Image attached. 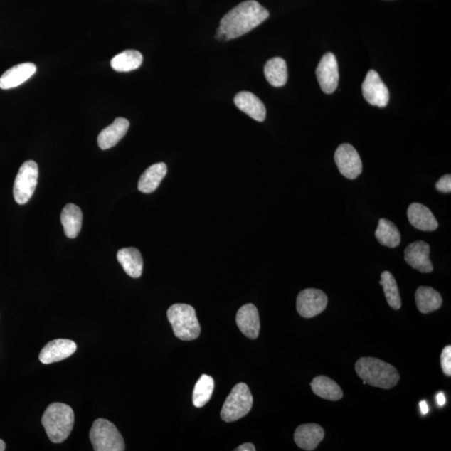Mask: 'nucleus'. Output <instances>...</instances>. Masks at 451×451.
I'll return each mask as SVG.
<instances>
[{
	"label": "nucleus",
	"mask_w": 451,
	"mask_h": 451,
	"mask_svg": "<svg viewBox=\"0 0 451 451\" xmlns=\"http://www.w3.org/2000/svg\"><path fill=\"white\" fill-rule=\"evenodd\" d=\"M376 237L381 245L391 248L399 246L401 241L399 229L391 221L386 218L378 221Z\"/></svg>",
	"instance_id": "obj_26"
},
{
	"label": "nucleus",
	"mask_w": 451,
	"mask_h": 451,
	"mask_svg": "<svg viewBox=\"0 0 451 451\" xmlns=\"http://www.w3.org/2000/svg\"><path fill=\"white\" fill-rule=\"evenodd\" d=\"M6 443H4V441L2 440H0V451H4L6 450Z\"/></svg>",
	"instance_id": "obj_35"
},
{
	"label": "nucleus",
	"mask_w": 451,
	"mask_h": 451,
	"mask_svg": "<svg viewBox=\"0 0 451 451\" xmlns=\"http://www.w3.org/2000/svg\"><path fill=\"white\" fill-rule=\"evenodd\" d=\"M129 127L128 120L118 117L112 124L105 128L97 139L98 145L102 150H107L117 145L126 135Z\"/></svg>",
	"instance_id": "obj_19"
},
{
	"label": "nucleus",
	"mask_w": 451,
	"mask_h": 451,
	"mask_svg": "<svg viewBox=\"0 0 451 451\" xmlns=\"http://www.w3.org/2000/svg\"><path fill=\"white\" fill-rule=\"evenodd\" d=\"M380 285L383 286L387 303L393 309L401 308V297L395 277L388 271L382 272Z\"/></svg>",
	"instance_id": "obj_29"
},
{
	"label": "nucleus",
	"mask_w": 451,
	"mask_h": 451,
	"mask_svg": "<svg viewBox=\"0 0 451 451\" xmlns=\"http://www.w3.org/2000/svg\"><path fill=\"white\" fill-rule=\"evenodd\" d=\"M435 189L440 193H450L451 191V176L450 174L445 175L436 182Z\"/></svg>",
	"instance_id": "obj_31"
},
{
	"label": "nucleus",
	"mask_w": 451,
	"mask_h": 451,
	"mask_svg": "<svg viewBox=\"0 0 451 451\" xmlns=\"http://www.w3.org/2000/svg\"><path fill=\"white\" fill-rule=\"evenodd\" d=\"M238 327L248 339H256L260 331V319L255 305L248 304L238 311Z\"/></svg>",
	"instance_id": "obj_14"
},
{
	"label": "nucleus",
	"mask_w": 451,
	"mask_h": 451,
	"mask_svg": "<svg viewBox=\"0 0 451 451\" xmlns=\"http://www.w3.org/2000/svg\"><path fill=\"white\" fill-rule=\"evenodd\" d=\"M117 260L127 275L139 278L142 275L143 259L140 251L136 248H122L117 253Z\"/></svg>",
	"instance_id": "obj_20"
},
{
	"label": "nucleus",
	"mask_w": 451,
	"mask_h": 451,
	"mask_svg": "<svg viewBox=\"0 0 451 451\" xmlns=\"http://www.w3.org/2000/svg\"><path fill=\"white\" fill-rule=\"evenodd\" d=\"M41 422L51 442L62 443L69 437L73 430L74 411L63 403H54L48 406Z\"/></svg>",
	"instance_id": "obj_3"
},
{
	"label": "nucleus",
	"mask_w": 451,
	"mask_h": 451,
	"mask_svg": "<svg viewBox=\"0 0 451 451\" xmlns=\"http://www.w3.org/2000/svg\"><path fill=\"white\" fill-rule=\"evenodd\" d=\"M90 440L95 451H123L124 441L116 425L112 422L98 419L90 430Z\"/></svg>",
	"instance_id": "obj_5"
},
{
	"label": "nucleus",
	"mask_w": 451,
	"mask_h": 451,
	"mask_svg": "<svg viewBox=\"0 0 451 451\" xmlns=\"http://www.w3.org/2000/svg\"><path fill=\"white\" fill-rule=\"evenodd\" d=\"M235 451H255L256 448L254 445L252 443H245L242 445L238 446L237 449L234 450Z\"/></svg>",
	"instance_id": "obj_32"
},
{
	"label": "nucleus",
	"mask_w": 451,
	"mask_h": 451,
	"mask_svg": "<svg viewBox=\"0 0 451 451\" xmlns=\"http://www.w3.org/2000/svg\"><path fill=\"white\" fill-rule=\"evenodd\" d=\"M167 318L176 338L191 341L199 337L201 326L193 307L182 304L172 305L167 310Z\"/></svg>",
	"instance_id": "obj_4"
},
{
	"label": "nucleus",
	"mask_w": 451,
	"mask_h": 451,
	"mask_svg": "<svg viewBox=\"0 0 451 451\" xmlns=\"http://www.w3.org/2000/svg\"><path fill=\"white\" fill-rule=\"evenodd\" d=\"M328 305V297L322 290L307 289L299 292L297 297V311L305 319L323 313Z\"/></svg>",
	"instance_id": "obj_9"
},
{
	"label": "nucleus",
	"mask_w": 451,
	"mask_h": 451,
	"mask_svg": "<svg viewBox=\"0 0 451 451\" xmlns=\"http://www.w3.org/2000/svg\"><path fill=\"white\" fill-rule=\"evenodd\" d=\"M440 366L445 376H451V346L448 345L440 354Z\"/></svg>",
	"instance_id": "obj_30"
},
{
	"label": "nucleus",
	"mask_w": 451,
	"mask_h": 451,
	"mask_svg": "<svg viewBox=\"0 0 451 451\" xmlns=\"http://www.w3.org/2000/svg\"><path fill=\"white\" fill-rule=\"evenodd\" d=\"M267 80L275 87L284 86L287 81V67L286 62L280 57L268 60L265 66Z\"/></svg>",
	"instance_id": "obj_25"
},
{
	"label": "nucleus",
	"mask_w": 451,
	"mask_h": 451,
	"mask_svg": "<svg viewBox=\"0 0 451 451\" xmlns=\"http://www.w3.org/2000/svg\"><path fill=\"white\" fill-rule=\"evenodd\" d=\"M234 103L240 110L255 121H265L267 114L265 105L255 95L248 91H242L235 97Z\"/></svg>",
	"instance_id": "obj_18"
},
{
	"label": "nucleus",
	"mask_w": 451,
	"mask_h": 451,
	"mask_svg": "<svg viewBox=\"0 0 451 451\" xmlns=\"http://www.w3.org/2000/svg\"><path fill=\"white\" fill-rule=\"evenodd\" d=\"M334 160L340 174L350 180L362 174L363 164L356 149L348 143L341 144L335 152Z\"/></svg>",
	"instance_id": "obj_8"
},
{
	"label": "nucleus",
	"mask_w": 451,
	"mask_h": 451,
	"mask_svg": "<svg viewBox=\"0 0 451 451\" xmlns=\"http://www.w3.org/2000/svg\"><path fill=\"white\" fill-rule=\"evenodd\" d=\"M317 78L326 94H332L338 87L339 74L338 61L333 53H327L321 59L316 70Z\"/></svg>",
	"instance_id": "obj_11"
},
{
	"label": "nucleus",
	"mask_w": 451,
	"mask_h": 451,
	"mask_svg": "<svg viewBox=\"0 0 451 451\" xmlns=\"http://www.w3.org/2000/svg\"><path fill=\"white\" fill-rule=\"evenodd\" d=\"M268 17L267 9L255 0H248L225 14L219 30L223 33L224 40L236 39L260 26Z\"/></svg>",
	"instance_id": "obj_1"
},
{
	"label": "nucleus",
	"mask_w": 451,
	"mask_h": 451,
	"mask_svg": "<svg viewBox=\"0 0 451 451\" xmlns=\"http://www.w3.org/2000/svg\"><path fill=\"white\" fill-rule=\"evenodd\" d=\"M214 391L213 378L208 374H203L196 382L193 396V405L196 408H201L208 404L212 398Z\"/></svg>",
	"instance_id": "obj_28"
},
{
	"label": "nucleus",
	"mask_w": 451,
	"mask_h": 451,
	"mask_svg": "<svg viewBox=\"0 0 451 451\" xmlns=\"http://www.w3.org/2000/svg\"><path fill=\"white\" fill-rule=\"evenodd\" d=\"M142 61L143 56L140 52L128 50L115 56L110 62V65L116 71L128 72L138 69L142 65Z\"/></svg>",
	"instance_id": "obj_27"
},
{
	"label": "nucleus",
	"mask_w": 451,
	"mask_h": 451,
	"mask_svg": "<svg viewBox=\"0 0 451 451\" xmlns=\"http://www.w3.org/2000/svg\"><path fill=\"white\" fill-rule=\"evenodd\" d=\"M405 260L411 267L423 273L433 271L430 260V245L424 241L412 243L405 248Z\"/></svg>",
	"instance_id": "obj_12"
},
{
	"label": "nucleus",
	"mask_w": 451,
	"mask_h": 451,
	"mask_svg": "<svg viewBox=\"0 0 451 451\" xmlns=\"http://www.w3.org/2000/svg\"><path fill=\"white\" fill-rule=\"evenodd\" d=\"M436 402L439 406L442 407L445 405L446 399L443 393H439L437 396H436Z\"/></svg>",
	"instance_id": "obj_33"
},
{
	"label": "nucleus",
	"mask_w": 451,
	"mask_h": 451,
	"mask_svg": "<svg viewBox=\"0 0 451 451\" xmlns=\"http://www.w3.org/2000/svg\"><path fill=\"white\" fill-rule=\"evenodd\" d=\"M362 92L367 102L378 107H386L390 100L388 87L376 70L368 72L362 85Z\"/></svg>",
	"instance_id": "obj_10"
},
{
	"label": "nucleus",
	"mask_w": 451,
	"mask_h": 451,
	"mask_svg": "<svg viewBox=\"0 0 451 451\" xmlns=\"http://www.w3.org/2000/svg\"><path fill=\"white\" fill-rule=\"evenodd\" d=\"M417 308L422 314H429L440 308L442 297L431 287L420 286L415 292Z\"/></svg>",
	"instance_id": "obj_23"
},
{
	"label": "nucleus",
	"mask_w": 451,
	"mask_h": 451,
	"mask_svg": "<svg viewBox=\"0 0 451 451\" xmlns=\"http://www.w3.org/2000/svg\"><path fill=\"white\" fill-rule=\"evenodd\" d=\"M76 349H78V345L72 340L55 339L42 349L39 359L44 364L59 362L70 357Z\"/></svg>",
	"instance_id": "obj_13"
},
{
	"label": "nucleus",
	"mask_w": 451,
	"mask_h": 451,
	"mask_svg": "<svg viewBox=\"0 0 451 451\" xmlns=\"http://www.w3.org/2000/svg\"><path fill=\"white\" fill-rule=\"evenodd\" d=\"M253 404V398L248 386L245 383H239L226 399L221 410V418L226 422L242 419L250 412Z\"/></svg>",
	"instance_id": "obj_6"
},
{
	"label": "nucleus",
	"mask_w": 451,
	"mask_h": 451,
	"mask_svg": "<svg viewBox=\"0 0 451 451\" xmlns=\"http://www.w3.org/2000/svg\"><path fill=\"white\" fill-rule=\"evenodd\" d=\"M61 223L67 238H75L83 227V214L78 206L67 204L60 216Z\"/></svg>",
	"instance_id": "obj_22"
},
{
	"label": "nucleus",
	"mask_w": 451,
	"mask_h": 451,
	"mask_svg": "<svg viewBox=\"0 0 451 451\" xmlns=\"http://www.w3.org/2000/svg\"><path fill=\"white\" fill-rule=\"evenodd\" d=\"M310 386L316 396L324 400L338 401L344 396L341 388L329 377L317 376L311 382Z\"/></svg>",
	"instance_id": "obj_24"
},
{
	"label": "nucleus",
	"mask_w": 451,
	"mask_h": 451,
	"mask_svg": "<svg viewBox=\"0 0 451 451\" xmlns=\"http://www.w3.org/2000/svg\"><path fill=\"white\" fill-rule=\"evenodd\" d=\"M355 371L359 378L368 385L390 390L400 381V373L397 369L385 361L376 358L364 357L355 364Z\"/></svg>",
	"instance_id": "obj_2"
},
{
	"label": "nucleus",
	"mask_w": 451,
	"mask_h": 451,
	"mask_svg": "<svg viewBox=\"0 0 451 451\" xmlns=\"http://www.w3.org/2000/svg\"><path fill=\"white\" fill-rule=\"evenodd\" d=\"M420 411L422 414L426 415L429 412V405L426 401L423 400L420 403Z\"/></svg>",
	"instance_id": "obj_34"
},
{
	"label": "nucleus",
	"mask_w": 451,
	"mask_h": 451,
	"mask_svg": "<svg viewBox=\"0 0 451 451\" xmlns=\"http://www.w3.org/2000/svg\"><path fill=\"white\" fill-rule=\"evenodd\" d=\"M324 430L317 424L301 425L295 430V441L299 448L314 450L324 438Z\"/></svg>",
	"instance_id": "obj_16"
},
{
	"label": "nucleus",
	"mask_w": 451,
	"mask_h": 451,
	"mask_svg": "<svg viewBox=\"0 0 451 451\" xmlns=\"http://www.w3.org/2000/svg\"><path fill=\"white\" fill-rule=\"evenodd\" d=\"M408 219L413 227L424 232H433L439 223L427 206L420 203H412L407 210Z\"/></svg>",
	"instance_id": "obj_15"
},
{
	"label": "nucleus",
	"mask_w": 451,
	"mask_h": 451,
	"mask_svg": "<svg viewBox=\"0 0 451 451\" xmlns=\"http://www.w3.org/2000/svg\"><path fill=\"white\" fill-rule=\"evenodd\" d=\"M167 174L165 163L152 165L144 172L138 182V189L143 193H152L158 189Z\"/></svg>",
	"instance_id": "obj_21"
},
{
	"label": "nucleus",
	"mask_w": 451,
	"mask_h": 451,
	"mask_svg": "<svg viewBox=\"0 0 451 451\" xmlns=\"http://www.w3.org/2000/svg\"><path fill=\"white\" fill-rule=\"evenodd\" d=\"M36 65L33 63H22L13 66L0 78V88L9 90L17 87L31 78L36 74Z\"/></svg>",
	"instance_id": "obj_17"
},
{
	"label": "nucleus",
	"mask_w": 451,
	"mask_h": 451,
	"mask_svg": "<svg viewBox=\"0 0 451 451\" xmlns=\"http://www.w3.org/2000/svg\"><path fill=\"white\" fill-rule=\"evenodd\" d=\"M38 176L39 169L36 161L23 163L14 184V198L18 204H26L31 200L36 189Z\"/></svg>",
	"instance_id": "obj_7"
}]
</instances>
